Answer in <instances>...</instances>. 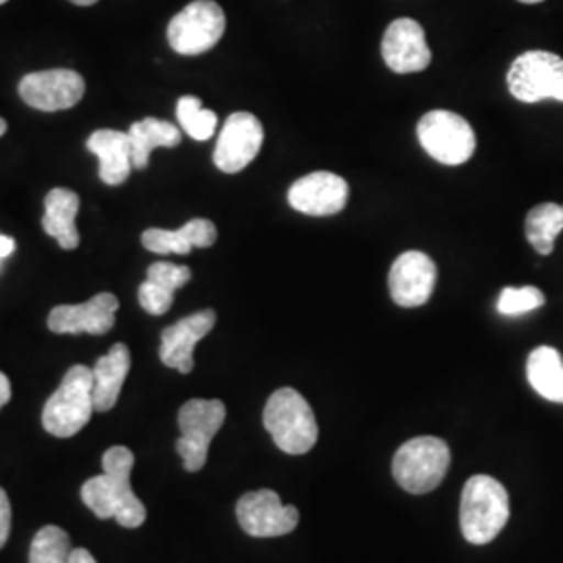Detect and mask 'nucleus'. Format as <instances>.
Instances as JSON below:
<instances>
[{
	"label": "nucleus",
	"instance_id": "20",
	"mask_svg": "<svg viewBox=\"0 0 563 563\" xmlns=\"http://www.w3.org/2000/svg\"><path fill=\"white\" fill-rule=\"evenodd\" d=\"M78 211L80 197L69 188H53L44 199L42 228L65 251H74L80 244V234L76 228Z\"/></svg>",
	"mask_w": 563,
	"mask_h": 563
},
{
	"label": "nucleus",
	"instance_id": "2",
	"mask_svg": "<svg viewBox=\"0 0 563 563\" xmlns=\"http://www.w3.org/2000/svg\"><path fill=\"white\" fill-rule=\"evenodd\" d=\"M263 423L276 446L288 455L309 453L320 437L311 405L295 388H280L267 399Z\"/></svg>",
	"mask_w": 563,
	"mask_h": 563
},
{
	"label": "nucleus",
	"instance_id": "24",
	"mask_svg": "<svg viewBox=\"0 0 563 563\" xmlns=\"http://www.w3.org/2000/svg\"><path fill=\"white\" fill-rule=\"evenodd\" d=\"M523 232L539 255H551L558 236L563 232L562 205L543 202L532 207L526 216Z\"/></svg>",
	"mask_w": 563,
	"mask_h": 563
},
{
	"label": "nucleus",
	"instance_id": "1",
	"mask_svg": "<svg viewBox=\"0 0 563 563\" xmlns=\"http://www.w3.org/2000/svg\"><path fill=\"white\" fill-rule=\"evenodd\" d=\"M102 470V476H95L81 486V501L99 520L115 518L123 528H139L146 520V507L130 484L134 453L128 446L107 449Z\"/></svg>",
	"mask_w": 563,
	"mask_h": 563
},
{
	"label": "nucleus",
	"instance_id": "38",
	"mask_svg": "<svg viewBox=\"0 0 563 563\" xmlns=\"http://www.w3.org/2000/svg\"><path fill=\"white\" fill-rule=\"evenodd\" d=\"M562 211H563V205H562Z\"/></svg>",
	"mask_w": 563,
	"mask_h": 563
},
{
	"label": "nucleus",
	"instance_id": "17",
	"mask_svg": "<svg viewBox=\"0 0 563 563\" xmlns=\"http://www.w3.org/2000/svg\"><path fill=\"white\" fill-rule=\"evenodd\" d=\"M216 311L202 309L174 325H167L162 332L159 349L163 365L180 374H190L195 369V346L216 328Z\"/></svg>",
	"mask_w": 563,
	"mask_h": 563
},
{
	"label": "nucleus",
	"instance_id": "36",
	"mask_svg": "<svg viewBox=\"0 0 563 563\" xmlns=\"http://www.w3.org/2000/svg\"><path fill=\"white\" fill-rule=\"evenodd\" d=\"M523 4H539V2H543V0H520Z\"/></svg>",
	"mask_w": 563,
	"mask_h": 563
},
{
	"label": "nucleus",
	"instance_id": "12",
	"mask_svg": "<svg viewBox=\"0 0 563 563\" xmlns=\"http://www.w3.org/2000/svg\"><path fill=\"white\" fill-rule=\"evenodd\" d=\"M86 81L71 69H48L27 74L20 81L21 99L38 111H65L84 99Z\"/></svg>",
	"mask_w": 563,
	"mask_h": 563
},
{
	"label": "nucleus",
	"instance_id": "16",
	"mask_svg": "<svg viewBox=\"0 0 563 563\" xmlns=\"http://www.w3.org/2000/svg\"><path fill=\"white\" fill-rule=\"evenodd\" d=\"M349 201V184L330 172H313L295 181L288 190V202L295 211L328 218L336 216Z\"/></svg>",
	"mask_w": 563,
	"mask_h": 563
},
{
	"label": "nucleus",
	"instance_id": "37",
	"mask_svg": "<svg viewBox=\"0 0 563 563\" xmlns=\"http://www.w3.org/2000/svg\"><path fill=\"white\" fill-rule=\"evenodd\" d=\"M4 2H7V0H0V4H4Z\"/></svg>",
	"mask_w": 563,
	"mask_h": 563
},
{
	"label": "nucleus",
	"instance_id": "34",
	"mask_svg": "<svg viewBox=\"0 0 563 563\" xmlns=\"http://www.w3.org/2000/svg\"><path fill=\"white\" fill-rule=\"evenodd\" d=\"M74 4H78V7H92V4H97L99 0H71Z\"/></svg>",
	"mask_w": 563,
	"mask_h": 563
},
{
	"label": "nucleus",
	"instance_id": "5",
	"mask_svg": "<svg viewBox=\"0 0 563 563\" xmlns=\"http://www.w3.org/2000/svg\"><path fill=\"white\" fill-rule=\"evenodd\" d=\"M451 451L443 439L418 437L399 446L393 457V476L411 495L432 493L449 472Z\"/></svg>",
	"mask_w": 563,
	"mask_h": 563
},
{
	"label": "nucleus",
	"instance_id": "21",
	"mask_svg": "<svg viewBox=\"0 0 563 563\" xmlns=\"http://www.w3.org/2000/svg\"><path fill=\"white\" fill-rule=\"evenodd\" d=\"M132 367V355L130 349L118 342L111 346L107 355H102L95 363L92 374H95V409L97 411H109L115 407L120 399L121 388L130 374Z\"/></svg>",
	"mask_w": 563,
	"mask_h": 563
},
{
	"label": "nucleus",
	"instance_id": "25",
	"mask_svg": "<svg viewBox=\"0 0 563 563\" xmlns=\"http://www.w3.org/2000/svg\"><path fill=\"white\" fill-rule=\"evenodd\" d=\"M176 115H178L181 130L192 141H209L218 130V115L213 111L205 109L201 99H197V97H181Z\"/></svg>",
	"mask_w": 563,
	"mask_h": 563
},
{
	"label": "nucleus",
	"instance_id": "13",
	"mask_svg": "<svg viewBox=\"0 0 563 563\" xmlns=\"http://www.w3.org/2000/svg\"><path fill=\"white\" fill-rule=\"evenodd\" d=\"M439 278L437 263L426 253L407 251L399 255L388 274V290L399 307H422L430 301Z\"/></svg>",
	"mask_w": 563,
	"mask_h": 563
},
{
	"label": "nucleus",
	"instance_id": "7",
	"mask_svg": "<svg viewBox=\"0 0 563 563\" xmlns=\"http://www.w3.org/2000/svg\"><path fill=\"white\" fill-rule=\"evenodd\" d=\"M225 13L216 0H195L186 4L167 25L169 46L184 57H197L222 41Z\"/></svg>",
	"mask_w": 563,
	"mask_h": 563
},
{
	"label": "nucleus",
	"instance_id": "35",
	"mask_svg": "<svg viewBox=\"0 0 563 563\" xmlns=\"http://www.w3.org/2000/svg\"><path fill=\"white\" fill-rule=\"evenodd\" d=\"M4 132H7V121L2 120V118H0V136H2V134H4Z\"/></svg>",
	"mask_w": 563,
	"mask_h": 563
},
{
	"label": "nucleus",
	"instance_id": "4",
	"mask_svg": "<svg viewBox=\"0 0 563 563\" xmlns=\"http://www.w3.org/2000/svg\"><path fill=\"white\" fill-rule=\"evenodd\" d=\"M95 411V374L86 365H74L44 405L42 426L57 439H69L90 422Z\"/></svg>",
	"mask_w": 563,
	"mask_h": 563
},
{
	"label": "nucleus",
	"instance_id": "14",
	"mask_svg": "<svg viewBox=\"0 0 563 563\" xmlns=\"http://www.w3.org/2000/svg\"><path fill=\"white\" fill-rule=\"evenodd\" d=\"M383 57L386 67L395 74H418L432 63V53L426 42V32L416 20H395L384 32Z\"/></svg>",
	"mask_w": 563,
	"mask_h": 563
},
{
	"label": "nucleus",
	"instance_id": "31",
	"mask_svg": "<svg viewBox=\"0 0 563 563\" xmlns=\"http://www.w3.org/2000/svg\"><path fill=\"white\" fill-rule=\"evenodd\" d=\"M15 249H18L15 239H11L7 234H0V263L4 262L7 257H11L15 253Z\"/></svg>",
	"mask_w": 563,
	"mask_h": 563
},
{
	"label": "nucleus",
	"instance_id": "22",
	"mask_svg": "<svg viewBox=\"0 0 563 563\" xmlns=\"http://www.w3.org/2000/svg\"><path fill=\"white\" fill-rule=\"evenodd\" d=\"M132 141V162L134 169H144L151 162V153L159 146L174 148L181 142V130L169 121L157 120V118H144L134 121L128 130Z\"/></svg>",
	"mask_w": 563,
	"mask_h": 563
},
{
	"label": "nucleus",
	"instance_id": "11",
	"mask_svg": "<svg viewBox=\"0 0 563 563\" xmlns=\"http://www.w3.org/2000/svg\"><path fill=\"white\" fill-rule=\"evenodd\" d=\"M263 144V125L253 113L236 111L223 123L216 144L213 163L223 174H239L260 155Z\"/></svg>",
	"mask_w": 563,
	"mask_h": 563
},
{
	"label": "nucleus",
	"instance_id": "18",
	"mask_svg": "<svg viewBox=\"0 0 563 563\" xmlns=\"http://www.w3.org/2000/svg\"><path fill=\"white\" fill-rule=\"evenodd\" d=\"M218 241V228L209 220H190L180 230L151 228L142 234V244L157 255H188L192 249H209Z\"/></svg>",
	"mask_w": 563,
	"mask_h": 563
},
{
	"label": "nucleus",
	"instance_id": "28",
	"mask_svg": "<svg viewBox=\"0 0 563 563\" xmlns=\"http://www.w3.org/2000/svg\"><path fill=\"white\" fill-rule=\"evenodd\" d=\"M192 278L190 267L186 265H176V263L157 262L153 263L146 272V280L162 286L169 292H176L181 286H186Z\"/></svg>",
	"mask_w": 563,
	"mask_h": 563
},
{
	"label": "nucleus",
	"instance_id": "6",
	"mask_svg": "<svg viewBox=\"0 0 563 563\" xmlns=\"http://www.w3.org/2000/svg\"><path fill=\"white\" fill-rule=\"evenodd\" d=\"M225 422V405L220 399H190L178 413L180 439L176 451L186 472H201L209 455V444Z\"/></svg>",
	"mask_w": 563,
	"mask_h": 563
},
{
	"label": "nucleus",
	"instance_id": "19",
	"mask_svg": "<svg viewBox=\"0 0 563 563\" xmlns=\"http://www.w3.org/2000/svg\"><path fill=\"white\" fill-rule=\"evenodd\" d=\"M86 148L101 162V180L109 186H120L130 178L132 162V141L128 132L120 130H97L90 134Z\"/></svg>",
	"mask_w": 563,
	"mask_h": 563
},
{
	"label": "nucleus",
	"instance_id": "8",
	"mask_svg": "<svg viewBox=\"0 0 563 563\" xmlns=\"http://www.w3.org/2000/svg\"><path fill=\"white\" fill-rule=\"evenodd\" d=\"M418 141L434 162L443 165L470 162L476 151V134L470 121L444 109L423 115L418 123Z\"/></svg>",
	"mask_w": 563,
	"mask_h": 563
},
{
	"label": "nucleus",
	"instance_id": "26",
	"mask_svg": "<svg viewBox=\"0 0 563 563\" xmlns=\"http://www.w3.org/2000/svg\"><path fill=\"white\" fill-rule=\"evenodd\" d=\"M69 553V534L59 526H44L30 547V563H67Z\"/></svg>",
	"mask_w": 563,
	"mask_h": 563
},
{
	"label": "nucleus",
	"instance_id": "32",
	"mask_svg": "<svg viewBox=\"0 0 563 563\" xmlns=\"http://www.w3.org/2000/svg\"><path fill=\"white\" fill-rule=\"evenodd\" d=\"M67 563H99L95 558H92V553L90 551H86V549H71V553H69V562Z\"/></svg>",
	"mask_w": 563,
	"mask_h": 563
},
{
	"label": "nucleus",
	"instance_id": "3",
	"mask_svg": "<svg viewBox=\"0 0 563 563\" xmlns=\"http://www.w3.org/2000/svg\"><path fill=\"white\" fill-rule=\"evenodd\" d=\"M509 520V495L490 476H472L462 493L460 523L463 539L472 544L493 543Z\"/></svg>",
	"mask_w": 563,
	"mask_h": 563
},
{
	"label": "nucleus",
	"instance_id": "29",
	"mask_svg": "<svg viewBox=\"0 0 563 563\" xmlns=\"http://www.w3.org/2000/svg\"><path fill=\"white\" fill-rule=\"evenodd\" d=\"M139 302L142 309L151 316H163L172 309L174 305V292L165 290L162 286L153 282L144 280L139 288Z\"/></svg>",
	"mask_w": 563,
	"mask_h": 563
},
{
	"label": "nucleus",
	"instance_id": "30",
	"mask_svg": "<svg viewBox=\"0 0 563 563\" xmlns=\"http://www.w3.org/2000/svg\"><path fill=\"white\" fill-rule=\"evenodd\" d=\"M11 520H13V514H11V501L7 497V490L0 488V549L9 541V534H11Z\"/></svg>",
	"mask_w": 563,
	"mask_h": 563
},
{
	"label": "nucleus",
	"instance_id": "23",
	"mask_svg": "<svg viewBox=\"0 0 563 563\" xmlns=\"http://www.w3.org/2000/svg\"><path fill=\"white\" fill-rule=\"evenodd\" d=\"M526 376L530 386L543 399L563 402V360L558 349L553 346L534 349L526 363Z\"/></svg>",
	"mask_w": 563,
	"mask_h": 563
},
{
	"label": "nucleus",
	"instance_id": "27",
	"mask_svg": "<svg viewBox=\"0 0 563 563\" xmlns=\"http://www.w3.org/2000/svg\"><path fill=\"white\" fill-rule=\"evenodd\" d=\"M543 305L544 295L541 288H537V286H522V288L507 286L501 290L497 309H499V313L514 318V316H522L528 311H534Z\"/></svg>",
	"mask_w": 563,
	"mask_h": 563
},
{
	"label": "nucleus",
	"instance_id": "10",
	"mask_svg": "<svg viewBox=\"0 0 563 563\" xmlns=\"http://www.w3.org/2000/svg\"><path fill=\"white\" fill-rule=\"evenodd\" d=\"M236 518L249 537L274 539L290 534L299 526L301 514L295 505H282L278 493L263 488L242 495Z\"/></svg>",
	"mask_w": 563,
	"mask_h": 563
},
{
	"label": "nucleus",
	"instance_id": "33",
	"mask_svg": "<svg viewBox=\"0 0 563 563\" xmlns=\"http://www.w3.org/2000/svg\"><path fill=\"white\" fill-rule=\"evenodd\" d=\"M11 401V383L9 378L0 372V409Z\"/></svg>",
	"mask_w": 563,
	"mask_h": 563
},
{
	"label": "nucleus",
	"instance_id": "15",
	"mask_svg": "<svg viewBox=\"0 0 563 563\" xmlns=\"http://www.w3.org/2000/svg\"><path fill=\"white\" fill-rule=\"evenodd\" d=\"M120 301L111 292H99L81 305H59L48 316L55 334H107L115 325Z\"/></svg>",
	"mask_w": 563,
	"mask_h": 563
},
{
	"label": "nucleus",
	"instance_id": "9",
	"mask_svg": "<svg viewBox=\"0 0 563 563\" xmlns=\"http://www.w3.org/2000/svg\"><path fill=\"white\" fill-rule=\"evenodd\" d=\"M507 88L518 101L553 99L563 102L562 57L547 51L522 53L507 71Z\"/></svg>",
	"mask_w": 563,
	"mask_h": 563
}]
</instances>
